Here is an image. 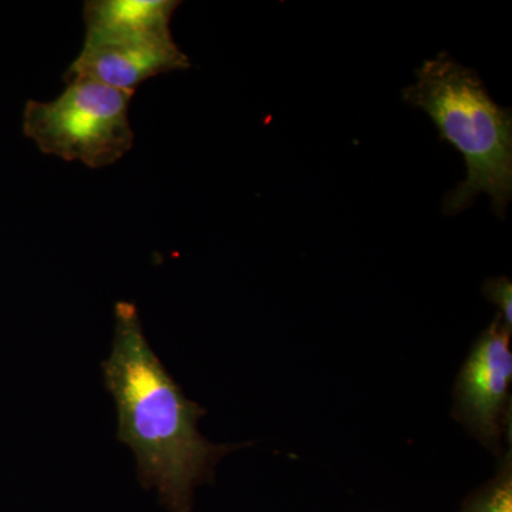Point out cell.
<instances>
[{
  "mask_svg": "<svg viewBox=\"0 0 512 512\" xmlns=\"http://www.w3.org/2000/svg\"><path fill=\"white\" fill-rule=\"evenodd\" d=\"M484 293L491 302L498 305L501 320L507 330L512 328V285L508 278L490 279L484 286Z\"/></svg>",
  "mask_w": 512,
  "mask_h": 512,
  "instance_id": "cell-8",
  "label": "cell"
},
{
  "mask_svg": "<svg viewBox=\"0 0 512 512\" xmlns=\"http://www.w3.org/2000/svg\"><path fill=\"white\" fill-rule=\"evenodd\" d=\"M190 59L173 35L84 43L67 72V80H92L113 89L136 93L140 84L158 74L188 69Z\"/></svg>",
  "mask_w": 512,
  "mask_h": 512,
  "instance_id": "cell-5",
  "label": "cell"
},
{
  "mask_svg": "<svg viewBox=\"0 0 512 512\" xmlns=\"http://www.w3.org/2000/svg\"><path fill=\"white\" fill-rule=\"evenodd\" d=\"M114 319L103 376L116 403L117 437L133 451L141 483L174 512H187L192 490L241 444H214L202 436L198 423L205 410L187 399L158 359L134 303H117Z\"/></svg>",
  "mask_w": 512,
  "mask_h": 512,
  "instance_id": "cell-1",
  "label": "cell"
},
{
  "mask_svg": "<svg viewBox=\"0 0 512 512\" xmlns=\"http://www.w3.org/2000/svg\"><path fill=\"white\" fill-rule=\"evenodd\" d=\"M403 100L429 114L440 140L456 147L466 161V180L444 198V214H460L477 195L487 194L494 214L505 218L512 198L511 109L498 106L476 70L447 52L421 64Z\"/></svg>",
  "mask_w": 512,
  "mask_h": 512,
  "instance_id": "cell-2",
  "label": "cell"
},
{
  "mask_svg": "<svg viewBox=\"0 0 512 512\" xmlns=\"http://www.w3.org/2000/svg\"><path fill=\"white\" fill-rule=\"evenodd\" d=\"M133 96L92 80H69L57 99L28 101L23 131L45 154L107 167L133 148L128 119Z\"/></svg>",
  "mask_w": 512,
  "mask_h": 512,
  "instance_id": "cell-3",
  "label": "cell"
},
{
  "mask_svg": "<svg viewBox=\"0 0 512 512\" xmlns=\"http://www.w3.org/2000/svg\"><path fill=\"white\" fill-rule=\"evenodd\" d=\"M461 512H512L511 458L505 461L500 476L464 507Z\"/></svg>",
  "mask_w": 512,
  "mask_h": 512,
  "instance_id": "cell-7",
  "label": "cell"
},
{
  "mask_svg": "<svg viewBox=\"0 0 512 512\" xmlns=\"http://www.w3.org/2000/svg\"><path fill=\"white\" fill-rule=\"evenodd\" d=\"M510 330L495 316L463 367L457 402L463 419L485 440L497 443L512 377Z\"/></svg>",
  "mask_w": 512,
  "mask_h": 512,
  "instance_id": "cell-4",
  "label": "cell"
},
{
  "mask_svg": "<svg viewBox=\"0 0 512 512\" xmlns=\"http://www.w3.org/2000/svg\"><path fill=\"white\" fill-rule=\"evenodd\" d=\"M175 0H89L84 3V43L170 35Z\"/></svg>",
  "mask_w": 512,
  "mask_h": 512,
  "instance_id": "cell-6",
  "label": "cell"
}]
</instances>
